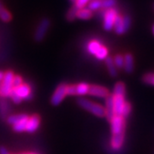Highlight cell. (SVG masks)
Returning <instances> with one entry per match:
<instances>
[{
    "label": "cell",
    "mask_w": 154,
    "mask_h": 154,
    "mask_svg": "<svg viewBox=\"0 0 154 154\" xmlns=\"http://www.w3.org/2000/svg\"><path fill=\"white\" fill-rule=\"evenodd\" d=\"M77 103L82 108L87 110L88 111H90L94 115L97 116L99 117L105 116V108H104L101 105L95 104L94 102H92V101H90V100H88L87 99H84V98L78 99Z\"/></svg>",
    "instance_id": "1"
},
{
    "label": "cell",
    "mask_w": 154,
    "mask_h": 154,
    "mask_svg": "<svg viewBox=\"0 0 154 154\" xmlns=\"http://www.w3.org/2000/svg\"><path fill=\"white\" fill-rule=\"evenodd\" d=\"M14 73L12 71H7L4 75V78L0 84V95L2 97H10L13 87V79H14Z\"/></svg>",
    "instance_id": "2"
},
{
    "label": "cell",
    "mask_w": 154,
    "mask_h": 154,
    "mask_svg": "<svg viewBox=\"0 0 154 154\" xmlns=\"http://www.w3.org/2000/svg\"><path fill=\"white\" fill-rule=\"evenodd\" d=\"M110 129L112 135L125 134V120L122 116H115L110 120Z\"/></svg>",
    "instance_id": "3"
},
{
    "label": "cell",
    "mask_w": 154,
    "mask_h": 154,
    "mask_svg": "<svg viewBox=\"0 0 154 154\" xmlns=\"http://www.w3.org/2000/svg\"><path fill=\"white\" fill-rule=\"evenodd\" d=\"M50 25H51V22L48 18H43L38 23L37 29L34 33V39L37 42H40L44 39L47 31L49 30Z\"/></svg>",
    "instance_id": "4"
},
{
    "label": "cell",
    "mask_w": 154,
    "mask_h": 154,
    "mask_svg": "<svg viewBox=\"0 0 154 154\" xmlns=\"http://www.w3.org/2000/svg\"><path fill=\"white\" fill-rule=\"evenodd\" d=\"M118 15V12L115 8H112L110 10H106L104 14V22H103V28L106 31H110L113 29L114 22L116 17Z\"/></svg>",
    "instance_id": "5"
},
{
    "label": "cell",
    "mask_w": 154,
    "mask_h": 154,
    "mask_svg": "<svg viewBox=\"0 0 154 154\" xmlns=\"http://www.w3.org/2000/svg\"><path fill=\"white\" fill-rule=\"evenodd\" d=\"M67 87H68L67 84L62 83L57 88L54 94L51 96V105H55V106L60 105L62 101L63 100V99L67 95Z\"/></svg>",
    "instance_id": "6"
},
{
    "label": "cell",
    "mask_w": 154,
    "mask_h": 154,
    "mask_svg": "<svg viewBox=\"0 0 154 154\" xmlns=\"http://www.w3.org/2000/svg\"><path fill=\"white\" fill-rule=\"evenodd\" d=\"M88 94H90L91 96H94V97L106 98L107 96H109V91L107 88H104V87L93 85V86H90V88H89Z\"/></svg>",
    "instance_id": "7"
},
{
    "label": "cell",
    "mask_w": 154,
    "mask_h": 154,
    "mask_svg": "<svg viewBox=\"0 0 154 154\" xmlns=\"http://www.w3.org/2000/svg\"><path fill=\"white\" fill-rule=\"evenodd\" d=\"M105 116L108 121H110L115 116L114 111V98L113 95H109L105 99Z\"/></svg>",
    "instance_id": "8"
},
{
    "label": "cell",
    "mask_w": 154,
    "mask_h": 154,
    "mask_svg": "<svg viewBox=\"0 0 154 154\" xmlns=\"http://www.w3.org/2000/svg\"><path fill=\"white\" fill-rule=\"evenodd\" d=\"M17 93L22 99L30 100L33 98V94L31 93V88L27 84H22L21 86L14 88Z\"/></svg>",
    "instance_id": "9"
},
{
    "label": "cell",
    "mask_w": 154,
    "mask_h": 154,
    "mask_svg": "<svg viewBox=\"0 0 154 154\" xmlns=\"http://www.w3.org/2000/svg\"><path fill=\"white\" fill-rule=\"evenodd\" d=\"M114 98V111L115 116H122L123 107L125 105V98L123 96H117L113 95Z\"/></svg>",
    "instance_id": "10"
},
{
    "label": "cell",
    "mask_w": 154,
    "mask_h": 154,
    "mask_svg": "<svg viewBox=\"0 0 154 154\" xmlns=\"http://www.w3.org/2000/svg\"><path fill=\"white\" fill-rule=\"evenodd\" d=\"M39 122H40V119L38 115H33L31 117H28L26 131L28 133L35 132L39 126Z\"/></svg>",
    "instance_id": "11"
},
{
    "label": "cell",
    "mask_w": 154,
    "mask_h": 154,
    "mask_svg": "<svg viewBox=\"0 0 154 154\" xmlns=\"http://www.w3.org/2000/svg\"><path fill=\"white\" fill-rule=\"evenodd\" d=\"M124 135L125 134L112 135L111 140H110V145L114 150H119L122 148V145L124 143Z\"/></svg>",
    "instance_id": "12"
},
{
    "label": "cell",
    "mask_w": 154,
    "mask_h": 154,
    "mask_svg": "<svg viewBox=\"0 0 154 154\" xmlns=\"http://www.w3.org/2000/svg\"><path fill=\"white\" fill-rule=\"evenodd\" d=\"M113 29L117 34H123L124 33H126L124 25H123V17H122L119 14L116 17Z\"/></svg>",
    "instance_id": "13"
},
{
    "label": "cell",
    "mask_w": 154,
    "mask_h": 154,
    "mask_svg": "<svg viewBox=\"0 0 154 154\" xmlns=\"http://www.w3.org/2000/svg\"><path fill=\"white\" fill-rule=\"evenodd\" d=\"M134 57H133L132 54L130 53H127L126 55L124 56V70L131 74L134 71Z\"/></svg>",
    "instance_id": "14"
},
{
    "label": "cell",
    "mask_w": 154,
    "mask_h": 154,
    "mask_svg": "<svg viewBox=\"0 0 154 154\" xmlns=\"http://www.w3.org/2000/svg\"><path fill=\"white\" fill-rule=\"evenodd\" d=\"M105 63H106V66H107L108 71L110 73V75L112 77L116 76L117 75V68L116 67L115 63H114L113 58L110 57H107L105 58Z\"/></svg>",
    "instance_id": "15"
},
{
    "label": "cell",
    "mask_w": 154,
    "mask_h": 154,
    "mask_svg": "<svg viewBox=\"0 0 154 154\" xmlns=\"http://www.w3.org/2000/svg\"><path fill=\"white\" fill-rule=\"evenodd\" d=\"M28 116L25 114H19V115H14L8 117L7 119V122L9 124H11V125H15V124H17L19 122H21L22 121H25V120H28Z\"/></svg>",
    "instance_id": "16"
},
{
    "label": "cell",
    "mask_w": 154,
    "mask_h": 154,
    "mask_svg": "<svg viewBox=\"0 0 154 154\" xmlns=\"http://www.w3.org/2000/svg\"><path fill=\"white\" fill-rule=\"evenodd\" d=\"M92 17H93V11H91L88 9H86V8L80 9L76 15L77 18L82 19V20H88Z\"/></svg>",
    "instance_id": "17"
},
{
    "label": "cell",
    "mask_w": 154,
    "mask_h": 154,
    "mask_svg": "<svg viewBox=\"0 0 154 154\" xmlns=\"http://www.w3.org/2000/svg\"><path fill=\"white\" fill-rule=\"evenodd\" d=\"M125 85L123 82L116 83L114 86V89H113V95H117V96H123L125 97Z\"/></svg>",
    "instance_id": "18"
},
{
    "label": "cell",
    "mask_w": 154,
    "mask_h": 154,
    "mask_svg": "<svg viewBox=\"0 0 154 154\" xmlns=\"http://www.w3.org/2000/svg\"><path fill=\"white\" fill-rule=\"evenodd\" d=\"M89 88H90V86L88 83L82 82L78 84V85H76V95L84 96L86 94H88Z\"/></svg>",
    "instance_id": "19"
},
{
    "label": "cell",
    "mask_w": 154,
    "mask_h": 154,
    "mask_svg": "<svg viewBox=\"0 0 154 154\" xmlns=\"http://www.w3.org/2000/svg\"><path fill=\"white\" fill-rule=\"evenodd\" d=\"M102 45L100 44V42H99L98 40H92L89 42V44L88 45V51L93 55H95L96 52L98 51V50L101 47Z\"/></svg>",
    "instance_id": "20"
},
{
    "label": "cell",
    "mask_w": 154,
    "mask_h": 154,
    "mask_svg": "<svg viewBox=\"0 0 154 154\" xmlns=\"http://www.w3.org/2000/svg\"><path fill=\"white\" fill-rule=\"evenodd\" d=\"M11 14L6 10L4 5L0 3V19L4 22H8L11 20Z\"/></svg>",
    "instance_id": "21"
},
{
    "label": "cell",
    "mask_w": 154,
    "mask_h": 154,
    "mask_svg": "<svg viewBox=\"0 0 154 154\" xmlns=\"http://www.w3.org/2000/svg\"><path fill=\"white\" fill-rule=\"evenodd\" d=\"M78 11H79V9H78L75 5H74L72 6L71 8L69 10V11L67 12V14H66L67 20H68L69 22H72V21H74V20L75 19V17H76Z\"/></svg>",
    "instance_id": "22"
},
{
    "label": "cell",
    "mask_w": 154,
    "mask_h": 154,
    "mask_svg": "<svg viewBox=\"0 0 154 154\" xmlns=\"http://www.w3.org/2000/svg\"><path fill=\"white\" fill-rule=\"evenodd\" d=\"M94 56L99 60L105 59L108 57V49L104 45H101V47L98 50V51L96 52V54Z\"/></svg>",
    "instance_id": "23"
},
{
    "label": "cell",
    "mask_w": 154,
    "mask_h": 154,
    "mask_svg": "<svg viewBox=\"0 0 154 154\" xmlns=\"http://www.w3.org/2000/svg\"><path fill=\"white\" fill-rule=\"evenodd\" d=\"M102 7V1L99 0H91L88 5V9L91 11H98Z\"/></svg>",
    "instance_id": "24"
},
{
    "label": "cell",
    "mask_w": 154,
    "mask_h": 154,
    "mask_svg": "<svg viewBox=\"0 0 154 154\" xmlns=\"http://www.w3.org/2000/svg\"><path fill=\"white\" fill-rule=\"evenodd\" d=\"M113 61H114V63L117 69H123V67H124V57L123 56L118 54L113 58Z\"/></svg>",
    "instance_id": "25"
},
{
    "label": "cell",
    "mask_w": 154,
    "mask_h": 154,
    "mask_svg": "<svg viewBox=\"0 0 154 154\" xmlns=\"http://www.w3.org/2000/svg\"><path fill=\"white\" fill-rule=\"evenodd\" d=\"M28 120H25V121H22L17 124L13 125V128L16 132H22V131H26V128H27V122Z\"/></svg>",
    "instance_id": "26"
},
{
    "label": "cell",
    "mask_w": 154,
    "mask_h": 154,
    "mask_svg": "<svg viewBox=\"0 0 154 154\" xmlns=\"http://www.w3.org/2000/svg\"><path fill=\"white\" fill-rule=\"evenodd\" d=\"M142 81L144 82V83H146L147 85L154 86V73H147V74L144 75L142 77Z\"/></svg>",
    "instance_id": "27"
},
{
    "label": "cell",
    "mask_w": 154,
    "mask_h": 154,
    "mask_svg": "<svg viewBox=\"0 0 154 154\" xmlns=\"http://www.w3.org/2000/svg\"><path fill=\"white\" fill-rule=\"evenodd\" d=\"M116 5V0H103L101 8L105 10H110L114 8Z\"/></svg>",
    "instance_id": "28"
},
{
    "label": "cell",
    "mask_w": 154,
    "mask_h": 154,
    "mask_svg": "<svg viewBox=\"0 0 154 154\" xmlns=\"http://www.w3.org/2000/svg\"><path fill=\"white\" fill-rule=\"evenodd\" d=\"M131 105H130V103L129 102H125V105H124V107H123V110H122V117H127V116H128V115L130 114V112H131Z\"/></svg>",
    "instance_id": "29"
},
{
    "label": "cell",
    "mask_w": 154,
    "mask_h": 154,
    "mask_svg": "<svg viewBox=\"0 0 154 154\" xmlns=\"http://www.w3.org/2000/svg\"><path fill=\"white\" fill-rule=\"evenodd\" d=\"M10 97H11V99L13 100V102H14V103H16V104H20V103L22 102V99L17 94V93H16L15 89H13V90H12V92H11Z\"/></svg>",
    "instance_id": "30"
},
{
    "label": "cell",
    "mask_w": 154,
    "mask_h": 154,
    "mask_svg": "<svg viewBox=\"0 0 154 154\" xmlns=\"http://www.w3.org/2000/svg\"><path fill=\"white\" fill-rule=\"evenodd\" d=\"M91 0H76L75 3V5L76 6L79 10L80 9H83V8H85V6L88 5V3Z\"/></svg>",
    "instance_id": "31"
},
{
    "label": "cell",
    "mask_w": 154,
    "mask_h": 154,
    "mask_svg": "<svg viewBox=\"0 0 154 154\" xmlns=\"http://www.w3.org/2000/svg\"><path fill=\"white\" fill-rule=\"evenodd\" d=\"M67 95L69 96L76 95V85H69L67 87Z\"/></svg>",
    "instance_id": "32"
},
{
    "label": "cell",
    "mask_w": 154,
    "mask_h": 154,
    "mask_svg": "<svg viewBox=\"0 0 154 154\" xmlns=\"http://www.w3.org/2000/svg\"><path fill=\"white\" fill-rule=\"evenodd\" d=\"M7 112H8V105L4 101H0V115L4 116Z\"/></svg>",
    "instance_id": "33"
},
{
    "label": "cell",
    "mask_w": 154,
    "mask_h": 154,
    "mask_svg": "<svg viewBox=\"0 0 154 154\" xmlns=\"http://www.w3.org/2000/svg\"><path fill=\"white\" fill-rule=\"evenodd\" d=\"M123 25H124L125 31L127 32L131 26V18H130V17H128V16L123 17Z\"/></svg>",
    "instance_id": "34"
},
{
    "label": "cell",
    "mask_w": 154,
    "mask_h": 154,
    "mask_svg": "<svg viewBox=\"0 0 154 154\" xmlns=\"http://www.w3.org/2000/svg\"><path fill=\"white\" fill-rule=\"evenodd\" d=\"M22 84V77L19 75H15L14 79H13V87L14 88H17L19 86H21Z\"/></svg>",
    "instance_id": "35"
},
{
    "label": "cell",
    "mask_w": 154,
    "mask_h": 154,
    "mask_svg": "<svg viewBox=\"0 0 154 154\" xmlns=\"http://www.w3.org/2000/svg\"><path fill=\"white\" fill-rule=\"evenodd\" d=\"M0 154H10L4 146H0Z\"/></svg>",
    "instance_id": "36"
},
{
    "label": "cell",
    "mask_w": 154,
    "mask_h": 154,
    "mask_svg": "<svg viewBox=\"0 0 154 154\" xmlns=\"http://www.w3.org/2000/svg\"><path fill=\"white\" fill-rule=\"evenodd\" d=\"M4 73H2V72H0V82H2V80H3V78H4Z\"/></svg>",
    "instance_id": "37"
},
{
    "label": "cell",
    "mask_w": 154,
    "mask_h": 154,
    "mask_svg": "<svg viewBox=\"0 0 154 154\" xmlns=\"http://www.w3.org/2000/svg\"><path fill=\"white\" fill-rule=\"evenodd\" d=\"M21 154H38V153H33V152H25V153H21Z\"/></svg>",
    "instance_id": "38"
},
{
    "label": "cell",
    "mask_w": 154,
    "mask_h": 154,
    "mask_svg": "<svg viewBox=\"0 0 154 154\" xmlns=\"http://www.w3.org/2000/svg\"><path fill=\"white\" fill-rule=\"evenodd\" d=\"M69 1H70V2H71V3H74V4H75V1H76V0H69Z\"/></svg>",
    "instance_id": "39"
},
{
    "label": "cell",
    "mask_w": 154,
    "mask_h": 154,
    "mask_svg": "<svg viewBox=\"0 0 154 154\" xmlns=\"http://www.w3.org/2000/svg\"><path fill=\"white\" fill-rule=\"evenodd\" d=\"M152 32H153V34H154V25H153V27H152Z\"/></svg>",
    "instance_id": "40"
},
{
    "label": "cell",
    "mask_w": 154,
    "mask_h": 154,
    "mask_svg": "<svg viewBox=\"0 0 154 154\" xmlns=\"http://www.w3.org/2000/svg\"><path fill=\"white\" fill-rule=\"evenodd\" d=\"M99 1H103V0H99Z\"/></svg>",
    "instance_id": "41"
}]
</instances>
